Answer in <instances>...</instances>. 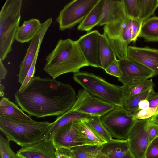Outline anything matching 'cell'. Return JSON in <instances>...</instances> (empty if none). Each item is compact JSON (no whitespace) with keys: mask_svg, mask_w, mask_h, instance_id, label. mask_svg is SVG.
Returning <instances> with one entry per match:
<instances>
[{"mask_svg":"<svg viewBox=\"0 0 158 158\" xmlns=\"http://www.w3.org/2000/svg\"><path fill=\"white\" fill-rule=\"evenodd\" d=\"M16 104L30 116L37 118L61 115L70 110L77 95L73 88L49 77H34L22 91L14 95Z\"/></svg>","mask_w":158,"mask_h":158,"instance_id":"cell-1","label":"cell"},{"mask_svg":"<svg viewBox=\"0 0 158 158\" xmlns=\"http://www.w3.org/2000/svg\"><path fill=\"white\" fill-rule=\"evenodd\" d=\"M89 65L76 41L69 38L59 40L55 48L46 57L44 68L52 78L69 73H77Z\"/></svg>","mask_w":158,"mask_h":158,"instance_id":"cell-2","label":"cell"},{"mask_svg":"<svg viewBox=\"0 0 158 158\" xmlns=\"http://www.w3.org/2000/svg\"><path fill=\"white\" fill-rule=\"evenodd\" d=\"M52 122L20 120L0 115V129L7 139L22 147L44 139Z\"/></svg>","mask_w":158,"mask_h":158,"instance_id":"cell-3","label":"cell"},{"mask_svg":"<svg viewBox=\"0 0 158 158\" xmlns=\"http://www.w3.org/2000/svg\"><path fill=\"white\" fill-rule=\"evenodd\" d=\"M22 0H7L0 12V59L3 61L12 50L19 27Z\"/></svg>","mask_w":158,"mask_h":158,"instance_id":"cell-4","label":"cell"},{"mask_svg":"<svg viewBox=\"0 0 158 158\" xmlns=\"http://www.w3.org/2000/svg\"><path fill=\"white\" fill-rule=\"evenodd\" d=\"M73 79L92 95L116 106H123V99L121 86L86 72L75 73Z\"/></svg>","mask_w":158,"mask_h":158,"instance_id":"cell-5","label":"cell"},{"mask_svg":"<svg viewBox=\"0 0 158 158\" xmlns=\"http://www.w3.org/2000/svg\"><path fill=\"white\" fill-rule=\"evenodd\" d=\"M132 18H127L104 25L103 34L119 59L128 58V44L132 41Z\"/></svg>","mask_w":158,"mask_h":158,"instance_id":"cell-6","label":"cell"},{"mask_svg":"<svg viewBox=\"0 0 158 158\" xmlns=\"http://www.w3.org/2000/svg\"><path fill=\"white\" fill-rule=\"evenodd\" d=\"M99 0H74L67 3L56 19L59 29H70L81 23Z\"/></svg>","mask_w":158,"mask_h":158,"instance_id":"cell-7","label":"cell"},{"mask_svg":"<svg viewBox=\"0 0 158 158\" xmlns=\"http://www.w3.org/2000/svg\"><path fill=\"white\" fill-rule=\"evenodd\" d=\"M102 123L113 139L127 140L136 120L123 106H116L101 118Z\"/></svg>","mask_w":158,"mask_h":158,"instance_id":"cell-8","label":"cell"},{"mask_svg":"<svg viewBox=\"0 0 158 158\" xmlns=\"http://www.w3.org/2000/svg\"><path fill=\"white\" fill-rule=\"evenodd\" d=\"M116 106L92 95L82 89L78 91L76 100L70 109L90 116L101 117Z\"/></svg>","mask_w":158,"mask_h":158,"instance_id":"cell-9","label":"cell"},{"mask_svg":"<svg viewBox=\"0 0 158 158\" xmlns=\"http://www.w3.org/2000/svg\"><path fill=\"white\" fill-rule=\"evenodd\" d=\"M150 118L136 120L130 129L127 139L129 150L134 158H145L149 144L148 130Z\"/></svg>","mask_w":158,"mask_h":158,"instance_id":"cell-10","label":"cell"},{"mask_svg":"<svg viewBox=\"0 0 158 158\" xmlns=\"http://www.w3.org/2000/svg\"><path fill=\"white\" fill-rule=\"evenodd\" d=\"M79 120L71 122L57 129L52 135V140L56 149L70 148L83 145H90L80 134L78 129Z\"/></svg>","mask_w":158,"mask_h":158,"instance_id":"cell-11","label":"cell"},{"mask_svg":"<svg viewBox=\"0 0 158 158\" xmlns=\"http://www.w3.org/2000/svg\"><path fill=\"white\" fill-rule=\"evenodd\" d=\"M118 62L122 74L118 80L123 85L146 80L155 76L154 72L148 68L128 58L119 59Z\"/></svg>","mask_w":158,"mask_h":158,"instance_id":"cell-12","label":"cell"},{"mask_svg":"<svg viewBox=\"0 0 158 158\" xmlns=\"http://www.w3.org/2000/svg\"><path fill=\"white\" fill-rule=\"evenodd\" d=\"M52 22V18L50 17L42 23L41 29L30 43L25 56L21 62L19 67L18 74V81L20 84H22L23 82L37 53L39 52L46 33Z\"/></svg>","mask_w":158,"mask_h":158,"instance_id":"cell-13","label":"cell"},{"mask_svg":"<svg viewBox=\"0 0 158 158\" xmlns=\"http://www.w3.org/2000/svg\"><path fill=\"white\" fill-rule=\"evenodd\" d=\"M101 35L97 30L90 31L77 40L89 66L100 68L99 39Z\"/></svg>","mask_w":158,"mask_h":158,"instance_id":"cell-14","label":"cell"},{"mask_svg":"<svg viewBox=\"0 0 158 158\" xmlns=\"http://www.w3.org/2000/svg\"><path fill=\"white\" fill-rule=\"evenodd\" d=\"M128 59L141 64L158 75V49L148 47L128 46L127 51Z\"/></svg>","mask_w":158,"mask_h":158,"instance_id":"cell-15","label":"cell"},{"mask_svg":"<svg viewBox=\"0 0 158 158\" xmlns=\"http://www.w3.org/2000/svg\"><path fill=\"white\" fill-rule=\"evenodd\" d=\"M57 149L51 140L44 139L37 143L22 147L17 154L23 158H57Z\"/></svg>","mask_w":158,"mask_h":158,"instance_id":"cell-16","label":"cell"},{"mask_svg":"<svg viewBox=\"0 0 158 158\" xmlns=\"http://www.w3.org/2000/svg\"><path fill=\"white\" fill-rule=\"evenodd\" d=\"M128 17L125 11L122 0H105L102 19L99 25H105Z\"/></svg>","mask_w":158,"mask_h":158,"instance_id":"cell-17","label":"cell"},{"mask_svg":"<svg viewBox=\"0 0 158 158\" xmlns=\"http://www.w3.org/2000/svg\"><path fill=\"white\" fill-rule=\"evenodd\" d=\"M42 26V23L35 18L24 21L18 29L15 40L22 43L31 41L41 29Z\"/></svg>","mask_w":158,"mask_h":158,"instance_id":"cell-18","label":"cell"},{"mask_svg":"<svg viewBox=\"0 0 158 158\" xmlns=\"http://www.w3.org/2000/svg\"><path fill=\"white\" fill-rule=\"evenodd\" d=\"M129 151L126 139H113L102 145L101 153L107 158H123Z\"/></svg>","mask_w":158,"mask_h":158,"instance_id":"cell-19","label":"cell"},{"mask_svg":"<svg viewBox=\"0 0 158 158\" xmlns=\"http://www.w3.org/2000/svg\"><path fill=\"white\" fill-rule=\"evenodd\" d=\"M105 0H99L83 21L80 23L78 30L91 31L94 27L98 25L101 21L105 4Z\"/></svg>","mask_w":158,"mask_h":158,"instance_id":"cell-20","label":"cell"},{"mask_svg":"<svg viewBox=\"0 0 158 158\" xmlns=\"http://www.w3.org/2000/svg\"><path fill=\"white\" fill-rule=\"evenodd\" d=\"M18 106L8 98L2 97L0 101V115L20 120L30 121L33 120Z\"/></svg>","mask_w":158,"mask_h":158,"instance_id":"cell-21","label":"cell"},{"mask_svg":"<svg viewBox=\"0 0 158 158\" xmlns=\"http://www.w3.org/2000/svg\"><path fill=\"white\" fill-rule=\"evenodd\" d=\"M90 115L78 112L70 109L62 115L58 116L52 124L44 139L50 140L55 131L61 127L74 121L80 120L86 118Z\"/></svg>","mask_w":158,"mask_h":158,"instance_id":"cell-22","label":"cell"},{"mask_svg":"<svg viewBox=\"0 0 158 158\" xmlns=\"http://www.w3.org/2000/svg\"><path fill=\"white\" fill-rule=\"evenodd\" d=\"M116 59V54L107 38L104 34H101L99 39L100 68L105 70Z\"/></svg>","mask_w":158,"mask_h":158,"instance_id":"cell-23","label":"cell"},{"mask_svg":"<svg viewBox=\"0 0 158 158\" xmlns=\"http://www.w3.org/2000/svg\"><path fill=\"white\" fill-rule=\"evenodd\" d=\"M152 79L130 82L121 86L123 101L133 96L153 88Z\"/></svg>","mask_w":158,"mask_h":158,"instance_id":"cell-24","label":"cell"},{"mask_svg":"<svg viewBox=\"0 0 158 158\" xmlns=\"http://www.w3.org/2000/svg\"><path fill=\"white\" fill-rule=\"evenodd\" d=\"M139 37L147 42L158 41V17H151L143 21Z\"/></svg>","mask_w":158,"mask_h":158,"instance_id":"cell-25","label":"cell"},{"mask_svg":"<svg viewBox=\"0 0 158 158\" xmlns=\"http://www.w3.org/2000/svg\"><path fill=\"white\" fill-rule=\"evenodd\" d=\"M102 145H83L69 148L77 158H96L101 153Z\"/></svg>","mask_w":158,"mask_h":158,"instance_id":"cell-26","label":"cell"},{"mask_svg":"<svg viewBox=\"0 0 158 158\" xmlns=\"http://www.w3.org/2000/svg\"><path fill=\"white\" fill-rule=\"evenodd\" d=\"M101 118L100 116H90L83 120L96 134L108 142L113 139L102 124Z\"/></svg>","mask_w":158,"mask_h":158,"instance_id":"cell-27","label":"cell"},{"mask_svg":"<svg viewBox=\"0 0 158 158\" xmlns=\"http://www.w3.org/2000/svg\"><path fill=\"white\" fill-rule=\"evenodd\" d=\"M153 90V88H152L124 100L123 107L128 114L133 116L139 111V102L142 100L147 99Z\"/></svg>","mask_w":158,"mask_h":158,"instance_id":"cell-28","label":"cell"},{"mask_svg":"<svg viewBox=\"0 0 158 158\" xmlns=\"http://www.w3.org/2000/svg\"><path fill=\"white\" fill-rule=\"evenodd\" d=\"M78 129L80 134L89 144L102 145L107 142L96 134L83 119L79 121Z\"/></svg>","mask_w":158,"mask_h":158,"instance_id":"cell-29","label":"cell"},{"mask_svg":"<svg viewBox=\"0 0 158 158\" xmlns=\"http://www.w3.org/2000/svg\"><path fill=\"white\" fill-rule=\"evenodd\" d=\"M158 8V0H140L138 19L144 21L154 14Z\"/></svg>","mask_w":158,"mask_h":158,"instance_id":"cell-30","label":"cell"},{"mask_svg":"<svg viewBox=\"0 0 158 158\" xmlns=\"http://www.w3.org/2000/svg\"><path fill=\"white\" fill-rule=\"evenodd\" d=\"M122 1L127 15L131 18L138 19L140 0H122Z\"/></svg>","mask_w":158,"mask_h":158,"instance_id":"cell-31","label":"cell"},{"mask_svg":"<svg viewBox=\"0 0 158 158\" xmlns=\"http://www.w3.org/2000/svg\"><path fill=\"white\" fill-rule=\"evenodd\" d=\"M10 141L0 136V156L2 158H23L11 149Z\"/></svg>","mask_w":158,"mask_h":158,"instance_id":"cell-32","label":"cell"},{"mask_svg":"<svg viewBox=\"0 0 158 158\" xmlns=\"http://www.w3.org/2000/svg\"><path fill=\"white\" fill-rule=\"evenodd\" d=\"M158 111V107L140 110L133 116V118L135 120L148 119L155 115Z\"/></svg>","mask_w":158,"mask_h":158,"instance_id":"cell-33","label":"cell"},{"mask_svg":"<svg viewBox=\"0 0 158 158\" xmlns=\"http://www.w3.org/2000/svg\"><path fill=\"white\" fill-rule=\"evenodd\" d=\"M39 52L37 53L35 57L31 66L24 81L19 89V91H22L30 83L34 77L35 71V67L38 56Z\"/></svg>","mask_w":158,"mask_h":158,"instance_id":"cell-34","label":"cell"},{"mask_svg":"<svg viewBox=\"0 0 158 158\" xmlns=\"http://www.w3.org/2000/svg\"><path fill=\"white\" fill-rule=\"evenodd\" d=\"M145 158H158V137L149 144Z\"/></svg>","mask_w":158,"mask_h":158,"instance_id":"cell-35","label":"cell"},{"mask_svg":"<svg viewBox=\"0 0 158 158\" xmlns=\"http://www.w3.org/2000/svg\"><path fill=\"white\" fill-rule=\"evenodd\" d=\"M143 22L139 19H132V41L135 42L139 37Z\"/></svg>","mask_w":158,"mask_h":158,"instance_id":"cell-36","label":"cell"},{"mask_svg":"<svg viewBox=\"0 0 158 158\" xmlns=\"http://www.w3.org/2000/svg\"><path fill=\"white\" fill-rule=\"evenodd\" d=\"M104 70L107 73L118 78L121 76L122 73L117 59L111 63Z\"/></svg>","mask_w":158,"mask_h":158,"instance_id":"cell-37","label":"cell"},{"mask_svg":"<svg viewBox=\"0 0 158 158\" xmlns=\"http://www.w3.org/2000/svg\"><path fill=\"white\" fill-rule=\"evenodd\" d=\"M148 135L149 144L158 137V125L150 122L148 130Z\"/></svg>","mask_w":158,"mask_h":158,"instance_id":"cell-38","label":"cell"},{"mask_svg":"<svg viewBox=\"0 0 158 158\" xmlns=\"http://www.w3.org/2000/svg\"><path fill=\"white\" fill-rule=\"evenodd\" d=\"M56 155L57 158H77L69 148H62L57 149Z\"/></svg>","mask_w":158,"mask_h":158,"instance_id":"cell-39","label":"cell"},{"mask_svg":"<svg viewBox=\"0 0 158 158\" xmlns=\"http://www.w3.org/2000/svg\"><path fill=\"white\" fill-rule=\"evenodd\" d=\"M149 104V107L155 108L158 107V93L153 90L147 99Z\"/></svg>","mask_w":158,"mask_h":158,"instance_id":"cell-40","label":"cell"},{"mask_svg":"<svg viewBox=\"0 0 158 158\" xmlns=\"http://www.w3.org/2000/svg\"><path fill=\"white\" fill-rule=\"evenodd\" d=\"M7 73V71L4 67L2 61L0 59V80L4 79Z\"/></svg>","mask_w":158,"mask_h":158,"instance_id":"cell-41","label":"cell"},{"mask_svg":"<svg viewBox=\"0 0 158 158\" xmlns=\"http://www.w3.org/2000/svg\"><path fill=\"white\" fill-rule=\"evenodd\" d=\"M149 107V102L146 99L142 100L139 104V108L140 110L146 109Z\"/></svg>","mask_w":158,"mask_h":158,"instance_id":"cell-42","label":"cell"},{"mask_svg":"<svg viewBox=\"0 0 158 158\" xmlns=\"http://www.w3.org/2000/svg\"><path fill=\"white\" fill-rule=\"evenodd\" d=\"M151 123L158 125V113L150 118Z\"/></svg>","mask_w":158,"mask_h":158,"instance_id":"cell-43","label":"cell"},{"mask_svg":"<svg viewBox=\"0 0 158 158\" xmlns=\"http://www.w3.org/2000/svg\"><path fill=\"white\" fill-rule=\"evenodd\" d=\"M5 89V87L3 85L1 84L0 85V95L1 97H3L4 95V90Z\"/></svg>","mask_w":158,"mask_h":158,"instance_id":"cell-44","label":"cell"},{"mask_svg":"<svg viewBox=\"0 0 158 158\" xmlns=\"http://www.w3.org/2000/svg\"><path fill=\"white\" fill-rule=\"evenodd\" d=\"M123 158H134V157L132 155L130 151H129Z\"/></svg>","mask_w":158,"mask_h":158,"instance_id":"cell-45","label":"cell"},{"mask_svg":"<svg viewBox=\"0 0 158 158\" xmlns=\"http://www.w3.org/2000/svg\"><path fill=\"white\" fill-rule=\"evenodd\" d=\"M96 158H107L106 156L103 154L101 153Z\"/></svg>","mask_w":158,"mask_h":158,"instance_id":"cell-46","label":"cell"},{"mask_svg":"<svg viewBox=\"0 0 158 158\" xmlns=\"http://www.w3.org/2000/svg\"><path fill=\"white\" fill-rule=\"evenodd\" d=\"M0 158H2V157L0 156Z\"/></svg>","mask_w":158,"mask_h":158,"instance_id":"cell-47","label":"cell"},{"mask_svg":"<svg viewBox=\"0 0 158 158\" xmlns=\"http://www.w3.org/2000/svg\"><path fill=\"white\" fill-rule=\"evenodd\" d=\"M157 113H158V111L157 112Z\"/></svg>","mask_w":158,"mask_h":158,"instance_id":"cell-48","label":"cell"}]
</instances>
